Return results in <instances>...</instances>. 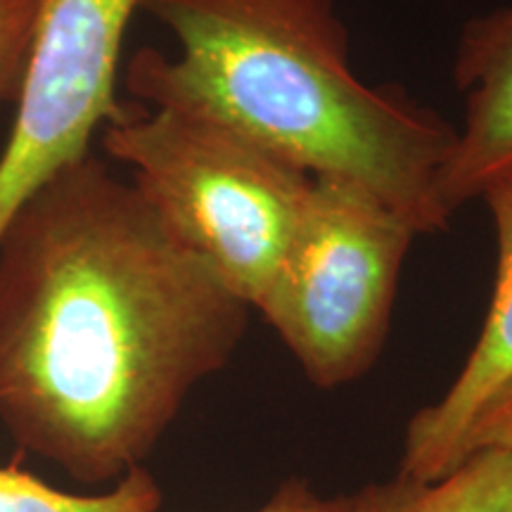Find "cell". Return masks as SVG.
<instances>
[{"label": "cell", "instance_id": "obj_4", "mask_svg": "<svg viewBox=\"0 0 512 512\" xmlns=\"http://www.w3.org/2000/svg\"><path fill=\"white\" fill-rule=\"evenodd\" d=\"M418 235L373 190L313 176L292 245L254 309L292 351L306 380L337 389L375 366Z\"/></svg>", "mask_w": 512, "mask_h": 512}, {"label": "cell", "instance_id": "obj_6", "mask_svg": "<svg viewBox=\"0 0 512 512\" xmlns=\"http://www.w3.org/2000/svg\"><path fill=\"white\" fill-rule=\"evenodd\" d=\"M477 200L486 204L494 226V292L475 347L456 380L437 403L420 408L406 427L399 475L418 484H432L456 470L472 418L512 377V166L491 178Z\"/></svg>", "mask_w": 512, "mask_h": 512}, {"label": "cell", "instance_id": "obj_12", "mask_svg": "<svg viewBox=\"0 0 512 512\" xmlns=\"http://www.w3.org/2000/svg\"><path fill=\"white\" fill-rule=\"evenodd\" d=\"M477 448H503L512 453V377L496 389L467 427L460 463Z\"/></svg>", "mask_w": 512, "mask_h": 512}, {"label": "cell", "instance_id": "obj_7", "mask_svg": "<svg viewBox=\"0 0 512 512\" xmlns=\"http://www.w3.org/2000/svg\"><path fill=\"white\" fill-rule=\"evenodd\" d=\"M453 81L465 119L437 176V202L448 219L512 166V3L463 24Z\"/></svg>", "mask_w": 512, "mask_h": 512}, {"label": "cell", "instance_id": "obj_3", "mask_svg": "<svg viewBox=\"0 0 512 512\" xmlns=\"http://www.w3.org/2000/svg\"><path fill=\"white\" fill-rule=\"evenodd\" d=\"M100 143L128 166L166 228L256 309L292 245L313 176L190 107L126 102Z\"/></svg>", "mask_w": 512, "mask_h": 512}, {"label": "cell", "instance_id": "obj_2", "mask_svg": "<svg viewBox=\"0 0 512 512\" xmlns=\"http://www.w3.org/2000/svg\"><path fill=\"white\" fill-rule=\"evenodd\" d=\"M140 10L181 53H133V102L219 117L306 174L373 190L420 235L448 226L437 176L456 126L401 88L358 79L332 0H143Z\"/></svg>", "mask_w": 512, "mask_h": 512}, {"label": "cell", "instance_id": "obj_10", "mask_svg": "<svg viewBox=\"0 0 512 512\" xmlns=\"http://www.w3.org/2000/svg\"><path fill=\"white\" fill-rule=\"evenodd\" d=\"M415 482L396 477L387 484H373L356 494H342L323 498L311 489L304 479H285L275 494L254 512H389Z\"/></svg>", "mask_w": 512, "mask_h": 512}, {"label": "cell", "instance_id": "obj_8", "mask_svg": "<svg viewBox=\"0 0 512 512\" xmlns=\"http://www.w3.org/2000/svg\"><path fill=\"white\" fill-rule=\"evenodd\" d=\"M389 512H512V453L477 448L437 482H415Z\"/></svg>", "mask_w": 512, "mask_h": 512}, {"label": "cell", "instance_id": "obj_9", "mask_svg": "<svg viewBox=\"0 0 512 512\" xmlns=\"http://www.w3.org/2000/svg\"><path fill=\"white\" fill-rule=\"evenodd\" d=\"M162 489L145 467H133L105 494H67L22 470L0 465V512H157Z\"/></svg>", "mask_w": 512, "mask_h": 512}, {"label": "cell", "instance_id": "obj_5", "mask_svg": "<svg viewBox=\"0 0 512 512\" xmlns=\"http://www.w3.org/2000/svg\"><path fill=\"white\" fill-rule=\"evenodd\" d=\"M143 0H41L12 131L0 155V233L24 197L91 155L119 119V55Z\"/></svg>", "mask_w": 512, "mask_h": 512}, {"label": "cell", "instance_id": "obj_11", "mask_svg": "<svg viewBox=\"0 0 512 512\" xmlns=\"http://www.w3.org/2000/svg\"><path fill=\"white\" fill-rule=\"evenodd\" d=\"M41 0H0V105L17 102Z\"/></svg>", "mask_w": 512, "mask_h": 512}, {"label": "cell", "instance_id": "obj_1", "mask_svg": "<svg viewBox=\"0 0 512 512\" xmlns=\"http://www.w3.org/2000/svg\"><path fill=\"white\" fill-rule=\"evenodd\" d=\"M249 313L91 152L0 233V422L76 482H119L228 366Z\"/></svg>", "mask_w": 512, "mask_h": 512}]
</instances>
